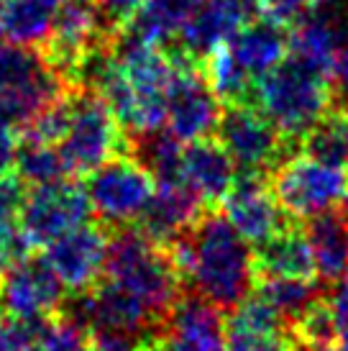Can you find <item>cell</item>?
Returning a JSON list of instances; mask_svg holds the SVG:
<instances>
[{
	"label": "cell",
	"mask_w": 348,
	"mask_h": 351,
	"mask_svg": "<svg viewBox=\"0 0 348 351\" xmlns=\"http://www.w3.org/2000/svg\"><path fill=\"white\" fill-rule=\"evenodd\" d=\"M315 256L308 231L284 226L256 246V280H315Z\"/></svg>",
	"instance_id": "e0dca14e"
},
{
	"label": "cell",
	"mask_w": 348,
	"mask_h": 351,
	"mask_svg": "<svg viewBox=\"0 0 348 351\" xmlns=\"http://www.w3.org/2000/svg\"><path fill=\"white\" fill-rule=\"evenodd\" d=\"M131 154L154 175L156 182H177L182 180L184 144L169 128H156L131 141Z\"/></svg>",
	"instance_id": "cb8c5ba5"
},
{
	"label": "cell",
	"mask_w": 348,
	"mask_h": 351,
	"mask_svg": "<svg viewBox=\"0 0 348 351\" xmlns=\"http://www.w3.org/2000/svg\"><path fill=\"white\" fill-rule=\"evenodd\" d=\"M221 213L253 246L264 244L287 226L284 210L277 203L266 175H253V172H241L236 177L228 195L221 200Z\"/></svg>",
	"instance_id": "4fadbf2b"
},
{
	"label": "cell",
	"mask_w": 348,
	"mask_h": 351,
	"mask_svg": "<svg viewBox=\"0 0 348 351\" xmlns=\"http://www.w3.org/2000/svg\"><path fill=\"white\" fill-rule=\"evenodd\" d=\"M215 138L231 154L238 172L253 175H271L290 156L287 152L292 144L251 100L223 108Z\"/></svg>",
	"instance_id": "ba28073f"
},
{
	"label": "cell",
	"mask_w": 348,
	"mask_h": 351,
	"mask_svg": "<svg viewBox=\"0 0 348 351\" xmlns=\"http://www.w3.org/2000/svg\"><path fill=\"white\" fill-rule=\"evenodd\" d=\"M59 149L72 175H90L113 156L131 152V138L108 103L92 90L69 93V123Z\"/></svg>",
	"instance_id": "5b68a950"
},
{
	"label": "cell",
	"mask_w": 348,
	"mask_h": 351,
	"mask_svg": "<svg viewBox=\"0 0 348 351\" xmlns=\"http://www.w3.org/2000/svg\"><path fill=\"white\" fill-rule=\"evenodd\" d=\"M249 100L295 144L336 106V88L323 69L287 54L253 82Z\"/></svg>",
	"instance_id": "7a4b0ae2"
},
{
	"label": "cell",
	"mask_w": 348,
	"mask_h": 351,
	"mask_svg": "<svg viewBox=\"0 0 348 351\" xmlns=\"http://www.w3.org/2000/svg\"><path fill=\"white\" fill-rule=\"evenodd\" d=\"M166 51L174 62L172 80L166 88V128L182 144L215 136L225 103L218 98L203 64L179 51Z\"/></svg>",
	"instance_id": "9c48e42d"
},
{
	"label": "cell",
	"mask_w": 348,
	"mask_h": 351,
	"mask_svg": "<svg viewBox=\"0 0 348 351\" xmlns=\"http://www.w3.org/2000/svg\"><path fill=\"white\" fill-rule=\"evenodd\" d=\"M292 326L259 293L231 308L225 318V351H295Z\"/></svg>",
	"instance_id": "5bb4252c"
},
{
	"label": "cell",
	"mask_w": 348,
	"mask_h": 351,
	"mask_svg": "<svg viewBox=\"0 0 348 351\" xmlns=\"http://www.w3.org/2000/svg\"><path fill=\"white\" fill-rule=\"evenodd\" d=\"M203 69L213 90L218 93V98L228 106V103H243L251 98V90L256 80L246 72L238 59L233 57V51L228 49V44H223L221 49H215L210 57L203 62Z\"/></svg>",
	"instance_id": "4316f807"
},
{
	"label": "cell",
	"mask_w": 348,
	"mask_h": 351,
	"mask_svg": "<svg viewBox=\"0 0 348 351\" xmlns=\"http://www.w3.org/2000/svg\"><path fill=\"white\" fill-rule=\"evenodd\" d=\"M269 185L284 215L295 221H310L348 203V169L308 154L287 156L269 175Z\"/></svg>",
	"instance_id": "8992f818"
},
{
	"label": "cell",
	"mask_w": 348,
	"mask_h": 351,
	"mask_svg": "<svg viewBox=\"0 0 348 351\" xmlns=\"http://www.w3.org/2000/svg\"><path fill=\"white\" fill-rule=\"evenodd\" d=\"M203 3L205 0H144L123 29L166 49L174 44L184 23L203 8Z\"/></svg>",
	"instance_id": "44dd1931"
},
{
	"label": "cell",
	"mask_w": 348,
	"mask_h": 351,
	"mask_svg": "<svg viewBox=\"0 0 348 351\" xmlns=\"http://www.w3.org/2000/svg\"><path fill=\"white\" fill-rule=\"evenodd\" d=\"M108 226L82 223L44 249V259L69 293H87L105 274L110 236Z\"/></svg>",
	"instance_id": "7c38bea8"
},
{
	"label": "cell",
	"mask_w": 348,
	"mask_h": 351,
	"mask_svg": "<svg viewBox=\"0 0 348 351\" xmlns=\"http://www.w3.org/2000/svg\"><path fill=\"white\" fill-rule=\"evenodd\" d=\"M328 302L330 311H333V321H336V336L340 343L348 346V280L333 285Z\"/></svg>",
	"instance_id": "1f68e13d"
},
{
	"label": "cell",
	"mask_w": 348,
	"mask_h": 351,
	"mask_svg": "<svg viewBox=\"0 0 348 351\" xmlns=\"http://www.w3.org/2000/svg\"><path fill=\"white\" fill-rule=\"evenodd\" d=\"M302 154L348 169V108L333 106L302 136Z\"/></svg>",
	"instance_id": "603a6c76"
},
{
	"label": "cell",
	"mask_w": 348,
	"mask_h": 351,
	"mask_svg": "<svg viewBox=\"0 0 348 351\" xmlns=\"http://www.w3.org/2000/svg\"><path fill=\"white\" fill-rule=\"evenodd\" d=\"M67 93L72 88L44 51L0 41V116L23 128Z\"/></svg>",
	"instance_id": "277c9868"
},
{
	"label": "cell",
	"mask_w": 348,
	"mask_h": 351,
	"mask_svg": "<svg viewBox=\"0 0 348 351\" xmlns=\"http://www.w3.org/2000/svg\"><path fill=\"white\" fill-rule=\"evenodd\" d=\"M105 280L138 298L162 321L184 295V282L169 249L131 226L118 228V234L110 239Z\"/></svg>",
	"instance_id": "3957f363"
},
{
	"label": "cell",
	"mask_w": 348,
	"mask_h": 351,
	"mask_svg": "<svg viewBox=\"0 0 348 351\" xmlns=\"http://www.w3.org/2000/svg\"><path fill=\"white\" fill-rule=\"evenodd\" d=\"M85 193L92 205V215L100 223L128 228L141 221L146 205L156 193V180L128 152L92 169L87 175Z\"/></svg>",
	"instance_id": "52a82bcc"
},
{
	"label": "cell",
	"mask_w": 348,
	"mask_h": 351,
	"mask_svg": "<svg viewBox=\"0 0 348 351\" xmlns=\"http://www.w3.org/2000/svg\"><path fill=\"white\" fill-rule=\"evenodd\" d=\"M90 215L92 205L85 187L59 180L51 185L31 187V193H26V200L21 205V228L29 246L47 249L59 236L90 223Z\"/></svg>",
	"instance_id": "30bf717a"
},
{
	"label": "cell",
	"mask_w": 348,
	"mask_h": 351,
	"mask_svg": "<svg viewBox=\"0 0 348 351\" xmlns=\"http://www.w3.org/2000/svg\"><path fill=\"white\" fill-rule=\"evenodd\" d=\"M315 272L325 285H338L348 280V208H333L328 213H320L305 221Z\"/></svg>",
	"instance_id": "ac0fdd59"
},
{
	"label": "cell",
	"mask_w": 348,
	"mask_h": 351,
	"mask_svg": "<svg viewBox=\"0 0 348 351\" xmlns=\"http://www.w3.org/2000/svg\"><path fill=\"white\" fill-rule=\"evenodd\" d=\"M166 249L182 282L221 311L236 308L256 287V252L223 213L205 210L192 231Z\"/></svg>",
	"instance_id": "6da1fadb"
},
{
	"label": "cell",
	"mask_w": 348,
	"mask_h": 351,
	"mask_svg": "<svg viewBox=\"0 0 348 351\" xmlns=\"http://www.w3.org/2000/svg\"><path fill=\"white\" fill-rule=\"evenodd\" d=\"M256 293L295 326L323 298L315 280H256Z\"/></svg>",
	"instance_id": "484cf974"
},
{
	"label": "cell",
	"mask_w": 348,
	"mask_h": 351,
	"mask_svg": "<svg viewBox=\"0 0 348 351\" xmlns=\"http://www.w3.org/2000/svg\"><path fill=\"white\" fill-rule=\"evenodd\" d=\"M315 3L318 0H259V10L264 19L290 29L308 16Z\"/></svg>",
	"instance_id": "f546056e"
},
{
	"label": "cell",
	"mask_w": 348,
	"mask_h": 351,
	"mask_svg": "<svg viewBox=\"0 0 348 351\" xmlns=\"http://www.w3.org/2000/svg\"><path fill=\"white\" fill-rule=\"evenodd\" d=\"M290 39L292 34L287 31V26H279L259 16L233 34L228 49L253 80H259L290 54Z\"/></svg>",
	"instance_id": "d6986e66"
},
{
	"label": "cell",
	"mask_w": 348,
	"mask_h": 351,
	"mask_svg": "<svg viewBox=\"0 0 348 351\" xmlns=\"http://www.w3.org/2000/svg\"><path fill=\"white\" fill-rule=\"evenodd\" d=\"M205 215V203L195 195L182 180L156 182V193L146 205L138 228L162 246H169L174 239L192 231V226Z\"/></svg>",
	"instance_id": "9a60e30c"
},
{
	"label": "cell",
	"mask_w": 348,
	"mask_h": 351,
	"mask_svg": "<svg viewBox=\"0 0 348 351\" xmlns=\"http://www.w3.org/2000/svg\"><path fill=\"white\" fill-rule=\"evenodd\" d=\"M16 123H10L5 116H0V177L10 175V169H16V159H18V134H16Z\"/></svg>",
	"instance_id": "4dcf8cb0"
},
{
	"label": "cell",
	"mask_w": 348,
	"mask_h": 351,
	"mask_svg": "<svg viewBox=\"0 0 348 351\" xmlns=\"http://www.w3.org/2000/svg\"><path fill=\"white\" fill-rule=\"evenodd\" d=\"M23 185L18 175L0 177V274L21 262L29 249L21 228V205L26 200Z\"/></svg>",
	"instance_id": "7402d4cb"
},
{
	"label": "cell",
	"mask_w": 348,
	"mask_h": 351,
	"mask_svg": "<svg viewBox=\"0 0 348 351\" xmlns=\"http://www.w3.org/2000/svg\"><path fill=\"white\" fill-rule=\"evenodd\" d=\"M236 177L238 172H236L231 154L223 149V144L215 136L184 144L182 182L205 205L221 203L233 187Z\"/></svg>",
	"instance_id": "2e32d148"
},
{
	"label": "cell",
	"mask_w": 348,
	"mask_h": 351,
	"mask_svg": "<svg viewBox=\"0 0 348 351\" xmlns=\"http://www.w3.org/2000/svg\"><path fill=\"white\" fill-rule=\"evenodd\" d=\"M62 0H3L0 39L31 49H44L54 34Z\"/></svg>",
	"instance_id": "ffe728a7"
},
{
	"label": "cell",
	"mask_w": 348,
	"mask_h": 351,
	"mask_svg": "<svg viewBox=\"0 0 348 351\" xmlns=\"http://www.w3.org/2000/svg\"><path fill=\"white\" fill-rule=\"evenodd\" d=\"M0 351H47V323L8 315L0 321Z\"/></svg>",
	"instance_id": "83f0119b"
},
{
	"label": "cell",
	"mask_w": 348,
	"mask_h": 351,
	"mask_svg": "<svg viewBox=\"0 0 348 351\" xmlns=\"http://www.w3.org/2000/svg\"><path fill=\"white\" fill-rule=\"evenodd\" d=\"M47 351H92L90 333L67 315L51 318L47 321Z\"/></svg>",
	"instance_id": "f1b7e54d"
},
{
	"label": "cell",
	"mask_w": 348,
	"mask_h": 351,
	"mask_svg": "<svg viewBox=\"0 0 348 351\" xmlns=\"http://www.w3.org/2000/svg\"><path fill=\"white\" fill-rule=\"evenodd\" d=\"M16 172L31 187L51 185L72 175L59 144H44V141H31V138L21 141Z\"/></svg>",
	"instance_id": "d4e9b609"
},
{
	"label": "cell",
	"mask_w": 348,
	"mask_h": 351,
	"mask_svg": "<svg viewBox=\"0 0 348 351\" xmlns=\"http://www.w3.org/2000/svg\"><path fill=\"white\" fill-rule=\"evenodd\" d=\"M0 3H3V0H0Z\"/></svg>",
	"instance_id": "d6a6232c"
},
{
	"label": "cell",
	"mask_w": 348,
	"mask_h": 351,
	"mask_svg": "<svg viewBox=\"0 0 348 351\" xmlns=\"http://www.w3.org/2000/svg\"><path fill=\"white\" fill-rule=\"evenodd\" d=\"M67 287L59 282L47 259L23 256L0 274V311L21 321L47 323L64 311Z\"/></svg>",
	"instance_id": "8fae6325"
}]
</instances>
